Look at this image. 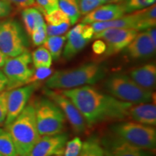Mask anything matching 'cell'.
Returning <instances> with one entry per match:
<instances>
[{
	"label": "cell",
	"instance_id": "14",
	"mask_svg": "<svg viewBox=\"0 0 156 156\" xmlns=\"http://www.w3.org/2000/svg\"><path fill=\"white\" fill-rule=\"evenodd\" d=\"M125 14L122 4L111 3L99 6L93 9L82 20L81 23L92 24L94 23L106 22L122 17Z\"/></svg>",
	"mask_w": 156,
	"mask_h": 156
},
{
	"label": "cell",
	"instance_id": "39",
	"mask_svg": "<svg viewBox=\"0 0 156 156\" xmlns=\"http://www.w3.org/2000/svg\"><path fill=\"white\" fill-rule=\"evenodd\" d=\"M145 31L147 33L148 36H149L150 38H151L152 43H153L154 46H156V30L155 27H154V28L147 29Z\"/></svg>",
	"mask_w": 156,
	"mask_h": 156
},
{
	"label": "cell",
	"instance_id": "37",
	"mask_svg": "<svg viewBox=\"0 0 156 156\" xmlns=\"http://www.w3.org/2000/svg\"><path fill=\"white\" fill-rule=\"evenodd\" d=\"M93 51L97 55H101L104 54L106 49V45L105 42L101 39H98L97 41L93 43L92 46Z\"/></svg>",
	"mask_w": 156,
	"mask_h": 156
},
{
	"label": "cell",
	"instance_id": "25",
	"mask_svg": "<svg viewBox=\"0 0 156 156\" xmlns=\"http://www.w3.org/2000/svg\"><path fill=\"white\" fill-rule=\"evenodd\" d=\"M0 155L2 156H18L13 140L5 128H0Z\"/></svg>",
	"mask_w": 156,
	"mask_h": 156
},
{
	"label": "cell",
	"instance_id": "30",
	"mask_svg": "<svg viewBox=\"0 0 156 156\" xmlns=\"http://www.w3.org/2000/svg\"><path fill=\"white\" fill-rule=\"evenodd\" d=\"M36 8L44 15L48 14L56 9H59L58 0H35Z\"/></svg>",
	"mask_w": 156,
	"mask_h": 156
},
{
	"label": "cell",
	"instance_id": "28",
	"mask_svg": "<svg viewBox=\"0 0 156 156\" xmlns=\"http://www.w3.org/2000/svg\"><path fill=\"white\" fill-rule=\"evenodd\" d=\"M44 16L46 23L49 25L56 26V25H59L66 22L69 23V20L68 18L67 15L60 9H56L51 13L44 15Z\"/></svg>",
	"mask_w": 156,
	"mask_h": 156
},
{
	"label": "cell",
	"instance_id": "32",
	"mask_svg": "<svg viewBox=\"0 0 156 156\" xmlns=\"http://www.w3.org/2000/svg\"><path fill=\"white\" fill-rule=\"evenodd\" d=\"M102 5L101 0H79L80 12L81 15H85Z\"/></svg>",
	"mask_w": 156,
	"mask_h": 156
},
{
	"label": "cell",
	"instance_id": "3",
	"mask_svg": "<svg viewBox=\"0 0 156 156\" xmlns=\"http://www.w3.org/2000/svg\"><path fill=\"white\" fill-rule=\"evenodd\" d=\"M5 129L10 134L18 156H27L40 139L34 103L27 104L23 112Z\"/></svg>",
	"mask_w": 156,
	"mask_h": 156
},
{
	"label": "cell",
	"instance_id": "12",
	"mask_svg": "<svg viewBox=\"0 0 156 156\" xmlns=\"http://www.w3.org/2000/svg\"><path fill=\"white\" fill-rule=\"evenodd\" d=\"M69 136L65 132L54 135L41 136L27 156H53L63 155Z\"/></svg>",
	"mask_w": 156,
	"mask_h": 156
},
{
	"label": "cell",
	"instance_id": "15",
	"mask_svg": "<svg viewBox=\"0 0 156 156\" xmlns=\"http://www.w3.org/2000/svg\"><path fill=\"white\" fill-rule=\"evenodd\" d=\"M126 48L129 57L134 59H143L155 55L156 46H154L145 30L136 34Z\"/></svg>",
	"mask_w": 156,
	"mask_h": 156
},
{
	"label": "cell",
	"instance_id": "17",
	"mask_svg": "<svg viewBox=\"0 0 156 156\" xmlns=\"http://www.w3.org/2000/svg\"><path fill=\"white\" fill-rule=\"evenodd\" d=\"M129 118L140 124L152 126H155V105L150 103L133 104L129 111Z\"/></svg>",
	"mask_w": 156,
	"mask_h": 156
},
{
	"label": "cell",
	"instance_id": "36",
	"mask_svg": "<svg viewBox=\"0 0 156 156\" xmlns=\"http://www.w3.org/2000/svg\"><path fill=\"white\" fill-rule=\"evenodd\" d=\"M10 5H13L18 9H24L31 7H36V4L35 0H3Z\"/></svg>",
	"mask_w": 156,
	"mask_h": 156
},
{
	"label": "cell",
	"instance_id": "19",
	"mask_svg": "<svg viewBox=\"0 0 156 156\" xmlns=\"http://www.w3.org/2000/svg\"><path fill=\"white\" fill-rule=\"evenodd\" d=\"M129 77L135 83L146 90H153L156 83V66L150 63L131 70Z\"/></svg>",
	"mask_w": 156,
	"mask_h": 156
},
{
	"label": "cell",
	"instance_id": "11",
	"mask_svg": "<svg viewBox=\"0 0 156 156\" xmlns=\"http://www.w3.org/2000/svg\"><path fill=\"white\" fill-rule=\"evenodd\" d=\"M38 87L39 83H34L8 90L5 126L10 124L23 112L31 95Z\"/></svg>",
	"mask_w": 156,
	"mask_h": 156
},
{
	"label": "cell",
	"instance_id": "40",
	"mask_svg": "<svg viewBox=\"0 0 156 156\" xmlns=\"http://www.w3.org/2000/svg\"><path fill=\"white\" fill-rule=\"evenodd\" d=\"M7 85V79L2 72L0 71V92L4 91Z\"/></svg>",
	"mask_w": 156,
	"mask_h": 156
},
{
	"label": "cell",
	"instance_id": "31",
	"mask_svg": "<svg viewBox=\"0 0 156 156\" xmlns=\"http://www.w3.org/2000/svg\"><path fill=\"white\" fill-rule=\"evenodd\" d=\"M30 36L31 38H32L33 44L35 46H38L42 45L48 37L47 31H46V25L44 24L36 28L30 34Z\"/></svg>",
	"mask_w": 156,
	"mask_h": 156
},
{
	"label": "cell",
	"instance_id": "16",
	"mask_svg": "<svg viewBox=\"0 0 156 156\" xmlns=\"http://www.w3.org/2000/svg\"><path fill=\"white\" fill-rule=\"evenodd\" d=\"M82 29L83 23H80L70 30L66 36L67 44L63 51V56L66 59L69 60L73 58L80 52L90 41L84 37Z\"/></svg>",
	"mask_w": 156,
	"mask_h": 156
},
{
	"label": "cell",
	"instance_id": "27",
	"mask_svg": "<svg viewBox=\"0 0 156 156\" xmlns=\"http://www.w3.org/2000/svg\"><path fill=\"white\" fill-rule=\"evenodd\" d=\"M122 3L125 13L134 12L140 9L147 8L155 4L156 0H123Z\"/></svg>",
	"mask_w": 156,
	"mask_h": 156
},
{
	"label": "cell",
	"instance_id": "18",
	"mask_svg": "<svg viewBox=\"0 0 156 156\" xmlns=\"http://www.w3.org/2000/svg\"><path fill=\"white\" fill-rule=\"evenodd\" d=\"M92 25L94 33L100 32L101 30L108 28H124V29H133L136 31L139 25V18L136 12H132V14L119 17L112 20L106 22L94 23L90 24Z\"/></svg>",
	"mask_w": 156,
	"mask_h": 156
},
{
	"label": "cell",
	"instance_id": "35",
	"mask_svg": "<svg viewBox=\"0 0 156 156\" xmlns=\"http://www.w3.org/2000/svg\"><path fill=\"white\" fill-rule=\"evenodd\" d=\"M8 90L0 92V124L5 122L7 111Z\"/></svg>",
	"mask_w": 156,
	"mask_h": 156
},
{
	"label": "cell",
	"instance_id": "38",
	"mask_svg": "<svg viewBox=\"0 0 156 156\" xmlns=\"http://www.w3.org/2000/svg\"><path fill=\"white\" fill-rule=\"evenodd\" d=\"M12 7L10 4L7 2L0 0V17H7L11 14Z\"/></svg>",
	"mask_w": 156,
	"mask_h": 156
},
{
	"label": "cell",
	"instance_id": "26",
	"mask_svg": "<svg viewBox=\"0 0 156 156\" xmlns=\"http://www.w3.org/2000/svg\"><path fill=\"white\" fill-rule=\"evenodd\" d=\"M32 62L35 68L51 67L52 64V56L49 51L44 46L39 47L31 54Z\"/></svg>",
	"mask_w": 156,
	"mask_h": 156
},
{
	"label": "cell",
	"instance_id": "44",
	"mask_svg": "<svg viewBox=\"0 0 156 156\" xmlns=\"http://www.w3.org/2000/svg\"><path fill=\"white\" fill-rule=\"evenodd\" d=\"M0 156H2V155H0Z\"/></svg>",
	"mask_w": 156,
	"mask_h": 156
},
{
	"label": "cell",
	"instance_id": "9",
	"mask_svg": "<svg viewBox=\"0 0 156 156\" xmlns=\"http://www.w3.org/2000/svg\"><path fill=\"white\" fill-rule=\"evenodd\" d=\"M44 93L46 97L53 101L59 107L73 130L76 133H83L86 130L87 124L85 119L75 104L69 98L58 90L46 87Z\"/></svg>",
	"mask_w": 156,
	"mask_h": 156
},
{
	"label": "cell",
	"instance_id": "2",
	"mask_svg": "<svg viewBox=\"0 0 156 156\" xmlns=\"http://www.w3.org/2000/svg\"><path fill=\"white\" fill-rule=\"evenodd\" d=\"M106 76V69L100 64L89 62L80 67L57 71L46 81L47 88L69 90L84 85H93Z\"/></svg>",
	"mask_w": 156,
	"mask_h": 156
},
{
	"label": "cell",
	"instance_id": "42",
	"mask_svg": "<svg viewBox=\"0 0 156 156\" xmlns=\"http://www.w3.org/2000/svg\"><path fill=\"white\" fill-rule=\"evenodd\" d=\"M123 0H101L103 4H111V3H118L122 2Z\"/></svg>",
	"mask_w": 156,
	"mask_h": 156
},
{
	"label": "cell",
	"instance_id": "41",
	"mask_svg": "<svg viewBox=\"0 0 156 156\" xmlns=\"http://www.w3.org/2000/svg\"><path fill=\"white\" fill-rule=\"evenodd\" d=\"M7 58H8V56H6L3 52L0 50V68L3 67L4 64L5 63L6 60L7 59Z\"/></svg>",
	"mask_w": 156,
	"mask_h": 156
},
{
	"label": "cell",
	"instance_id": "6",
	"mask_svg": "<svg viewBox=\"0 0 156 156\" xmlns=\"http://www.w3.org/2000/svg\"><path fill=\"white\" fill-rule=\"evenodd\" d=\"M37 128L41 136L62 133L66 118L57 105L48 98H41L34 103Z\"/></svg>",
	"mask_w": 156,
	"mask_h": 156
},
{
	"label": "cell",
	"instance_id": "20",
	"mask_svg": "<svg viewBox=\"0 0 156 156\" xmlns=\"http://www.w3.org/2000/svg\"><path fill=\"white\" fill-rule=\"evenodd\" d=\"M21 15L25 30L30 36L36 28L46 24L41 12L36 7H31L23 9Z\"/></svg>",
	"mask_w": 156,
	"mask_h": 156
},
{
	"label": "cell",
	"instance_id": "10",
	"mask_svg": "<svg viewBox=\"0 0 156 156\" xmlns=\"http://www.w3.org/2000/svg\"><path fill=\"white\" fill-rule=\"evenodd\" d=\"M138 34L133 29L108 28L95 33L94 39H101L106 45L105 56L114 55L125 48Z\"/></svg>",
	"mask_w": 156,
	"mask_h": 156
},
{
	"label": "cell",
	"instance_id": "29",
	"mask_svg": "<svg viewBox=\"0 0 156 156\" xmlns=\"http://www.w3.org/2000/svg\"><path fill=\"white\" fill-rule=\"evenodd\" d=\"M83 141L79 136L68 140L65 145L63 156H78L83 147Z\"/></svg>",
	"mask_w": 156,
	"mask_h": 156
},
{
	"label": "cell",
	"instance_id": "5",
	"mask_svg": "<svg viewBox=\"0 0 156 156\" xmlns=\"http://www.w3.org/2000/svg\"><path fill=\"white\" fill-rule=\"evenodd\" d=\"M112 134L126 143L148 151H155L156 129L135 122H122L111 126Z\"/></svg>",
	"mask_w": 156,
	"mask_h": 156
},
{
	"label": "cell",
	"instance_id": "7",
	"mask_svg": "<svg viewBox=\"0 0 156 156\" xmlns=\"http://www.w3.org/2000/svg\"><path fill=\"white\" fill-rule=\"evenodd\" d=\"M28 41L20 24L15 20L0 21V50L14 57L28 50Z\"/></svg>",
	"mask_w": 156,
	"mask_h": 156
},
{
	"label": "cell",
	"instance_id": "43",
	"mask_svg": "<svg viewBox=\"0 0 156 156\" xmlns=\"http://www.w3.org/2000/svg\"><path fill=\"white\" fill-rule=\"evenodd\" d=\"M53 156H63V155H53Z\"/></svg>",
	"mask_w": 156,
	"mask_h": 156
},
{
	"label": "cell",
	"instance_id": "8",
	"mask_svg": "<svg viewBox=\"0 0 156 156\" xmlns=\"http://www.w3.org/2000/svg\"><path fill=\"white\" fill-rule=\"evenodd\" d=\"M32 56L28 50L14 57H8L3 66L4 75L7 79V90H12L27 85L34 73L31 66Z\"/></svg>",
	"mask_w": 156,
	"mask_h": 156
},
{
	"label": "cell",
	"instance_id": "1",
	"mask_svg": "<svg viewBox=\"0 0 156 156\" xmlns=\"http://www.w3.org/2000/svg\"><path fill=\"white\" fill-rule=\"evenodd\" d=\"M61 92L77 107L88 127L105 122L126 119L133 105L106 94L91 85L62 90Z\"/></svg>",
	"mask_w": 156,
	"mask_h": 156
},
{
	"label": "cell",
	"instance_id": "21",
	"mask_svg": "<svg viewBox=\"0 0 156 156\" xmlns=\"http://www.w3.org/2000/svg\"><path fill=\"white\" fill-rule=\"evenodd\" d=\"M139 18L138 31L146 30L147 29L154 28L156 25V6L155 4L147 8L136 11Z\"/></svg>",
	"mask_w": 156,
	"mask_h": 156
},
{
	"label": "cell",
	"instance_id": "13",
	"mask_svg": "<svg viewBox=\"0 0 156 156\" xmlns=\"http://www.w3.org/2000/svg\"><path fill=\"white\" fill-rule=\"evenodd\" d=\"M101 142L104 156H153L150 151L129 145L113 134Z\"/></svg>",
	"mask_w": 156,
	"mask_h": 156
},
{
	"label": "cell",
	"instance_id": "33",
	"mask_svg": "<svg viewBox=\"0 0 156 156\" xmlns=\"http://www.w3.org/2000/svg\"><path fill=\"white\" fill-rule=\"evenodd\" d=\"M52 73L51 68L47 67H38L35 68L34 73L29 80L28 84L34 83H40L43 80L49 77Z\"/></svg>",
	"mask_w": 156,
	"mask_h": 156
},
{
	"label": "cell",
	"instance_id": "24",
	"mask_svg": "<svg viewBox=\"0 0 156 156\" xmlns=\"http://www.w3.org/2000/svg\"><path fill=\"white\" fill-rule=\"evenodd\" d=\"M78 156H104L101 142L96 136H91L83 143Z\"/></svg>",
	"mask_w": 156,
	"mask_h": 156
},
{
	"label": "cell",
	"instance_id": "23",
	"mask_svg": "<svg viewBox=\"0 0 156 156\" xmlns=\"http://www.w3.org/2000/svg\"><path fill=\"white\" fill-rule=\"evenodd\" d=\"M65 41L66 36H48L43 46L49 51L53 59L58 60L62 53Z\"/></svg>",
	"mask_w": 156,
	"mask_h": 156
},
{
	"label": "cell",
	"instance_id": "22",
	"mask_svg": "<svg viewBox=\"0 0 156 156\" xmlns=\"http://www.w3.org/2000/svg\"><path fill=\"white\" fill-rule=\"evenodd\" d=\"M58 7L67 15L70 25H75L81 16L79 0H58Z\"/></svg>",
	"mask_w": 156,
	"mask_h": 156
},
{
	"label": "cell",
	"instance_id": "4",
	"mask_svg": "<svg viewBox=\"0 0 156 156\" xmlns=\"http://www.w3.org/2000/svg\"><path fill=\"white\" fill-rule=\"evenodd\" d=\"M104 87L109 95L132 104L150 103L153 97V90L140 87L129 76L124 74L111 75L105 81Z\"/></svg>",
	"mask_w": 156,
	"mask_h": 156
},
{
	"label": "cell",
	"instance_id": "34",
	"mask_svg": "<svg viewBox=\"0 0 156 156\" xmlns=\"http://www.w3.org/2000/svg\"><path fill=\"white\" fill-rule=\"evenodd\" d=\"M70 26V23L69 22H66L62 23L59 25H46V31H47L48 36H62L65 34L68 30Z\"/></svg>",
	"mask_w": 156,
	"mask_h": 156
}]
</instances>
